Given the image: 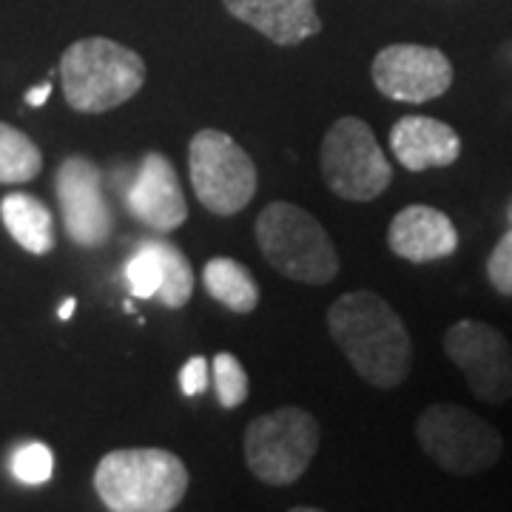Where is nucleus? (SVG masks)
<instances>
[{
	"mask_svg": "<svg viewBox=\"0 0 512 512\" xmlns=\"http://www.w3.org/2000/svg\"><path fill=\"white\" fill-rule=\"evenodd\" d=\"M55 194L63 228L74 245L89 251L103 248L114 234V211L103 188L100 165L83 154L66 157L55 174Z\"/></svg>",
	"mask_w": 512,
	"mask_h": 512,
	"instance_id": "9d476101",
	"label": "nucleus"
},
{
	"mask_svg": "<svg viewBox=\"0 0 512 512\" xmlns=\"http://www.w3.org/2000/svg\"><path fill=\"white\" fill-rule=\"evenodd\" d=\"M265 262L291 282L328 285L339 274V254L325 225L293 202H271L254 222Z\"/></svg>",
	"mask_w": 512,
	"mask_h": 512,
	"instance_id": "20e7f679",
	"label": "nucleus"
},
{
	"mask_svg": "<svg viewBox=\"0 0 512 512\" xmlns=\"http://www.w3.org/2000/svg\"><path fill=\"white\" fill-rule=\"evenodd\" d=\"M0 220L23 251L46 256L55 251V217L32 194H6L0 200Z\"/></svg>",
	"mask_w": 512,
	"mask_h": 512,
	"instance_id": "dca6fc26",
	"label": "nucleus"
},
{
	"mask_svg": "<svg viewBox=\"0 0 512 512\" xmlns=\"http://www.w3.org/2000/svg\"><path fill=\"white\" fill-rule=\"evenodd\" d=\"M322 180L339 200L373 202L393 183V165L362 117H339L319 148Z\"/></svg>",
	"mask_w": 512,
	"mask_h": 512,
	"instance_id": "39448f33",
	"label": "nucleus"
},
{
	"mask_svg": "<svg viewBox=\"0 0 512 512\" xmlns=\"http://www.w3.org/2000/svg\"><path fill=\"white\" fill-rule=\"evenodd\" d=\"M373 86L396 103H430L453 86V63L436 46L393 43L373 57Z\"/></svg>",
	"mask_w": 512,
	"mask_h": 512,
	"instance_id": "9b49d317",
	"label": "nucleus"
},
{
	"mask_svg": "<svg viewBox=\"0 0 512 512\" xmlns=\"http://www.w3.org/2000/svg\"><path fill=\"white\" fill-rule=\"evenodd\" d=\"M328 330L367 384L393 390L407 382L413 370V339L402 316L379 293H342L328 308Z\"/></svg>",
	"mask_w": 512,
	"mask_h": 512,
	"instance_id": "f257e3e1",
	"label": "nucleus"
},
{
	"mask_svg": "<svg viewBox=\"0 0 512 512\" xmlns=\"http://www.w3.org/2000/svg\"><path fill=\"white\" fill-rule=\"evenodd\" d=\"M390 151L407 171L447 168L461 157V137L453 126L436 117L407 114L390 128Z\"/></svg>",
	"mask_w": 512,
	"mask_h": 512,
	"instance_id": "2eb2a0df",
	"label": "nucleus"
},
{
	"mask_svg": "<svg viewBox=\"0 0 512 512\" xmlns=\"http://www.w3.org/2000/svg\"><path fill=\"white\" fill-rule=\"evenodd\" d=\"M123 200L128 214L157 234H171L188 220V202L177 168L160 151H148L140 160L134 180L123 191Z\"/></svg>",
	"mask_w": 512,
	"mask_h": 512,
	"instance_id": "f8f14e48",
	"label": "nucleus"
},
{
	"mask_svg": "<svg viewBox=\"0 0 512 512\" xmlns=\"http://www.w3.org/2000/svg\"><path fill=\"white\" fill-rule=\"evenodd\" d=\"M126 282L131 296H137V299L157 296L160 285H163V274H160L157 259L148 254L146 248H140V245H137L134 256L126 262Z\"/></svg>",
	"mask_w": 512,
	"mask_h": 512,
	"instance_id": "4be33fe9",
	"label": "nucleus"
},
{
	"mask_svg": "<svg viewBox=\"0 0 512 512\" xmlns=\"http://www.w3.org/2000/svg\"><path fill=\"white\" fill-rule=\"evenodd\" d=\"M211 379H214V390H217V402L225 410L242 407L248 399V373L234 353H217L211 359Z\"/></svg>",
	"mask_w": 512,
	"mask_h": 512,
	"instance_id": "aec40b11",
	"label": "nucleus"
},
{
	"mask_svg": "<svg viewBox=\"0 0 512 512\" xmlns=\"http://www.w3.org/2000/svg\"><path fill=\"white\" fill-rule=\"evenodd\" d=\"M208 379H211V365L202 356H191L180 370V387H183L185 396H200L208 387Z\"/></svg>",
	"mask_w": 512,
	"mask_h": 512,
	"instance_id": "b1692460",
	"label": "nucleus"
},
{
	"mask_svg": "<svg viewBox=\"0 0 512 512\" xmlns=\"http://www.w3.org/2000/svg\"><path fill=\"white\" fill-rule=\"evenodd\" d=\"M288 512H325V510H319V507H293V510Z\"/></svg>",
	"mask_w": 512,
	"mask_h": 512,
	"instance_id": "bb28decb",
	"label": "nucleus"
},
{
	"mask_svg": "<svg viewBox=\"0 0 512 512\" xmlns=\"http://www.w3.org/2000/svg\"><path fill=\"white\" fill-rule=\"evenodd\" d=\"M228 15L276 46H299L322 32L316 0H222Z\"/></svg>",
	"mask_w": 512,
	"mask_h": 512,
	"instance_id": "4468645a",
	"label": "nucleus"
},
{
	"mask_svg": "<svg viewBox=\"0 0 512 512\" xmlns=\"http://www.w3.org/2000/svg\"><path fill=\"white\" fill-rule=\"evenodd\" d=\"M49 94H52V83H43V86H37V89H29L26 92V103L29 106H43L46 100H49Z\"/></svg>",
	"mask_w": 512,
	"mask_h": 512,
	"instance_id": "393cba45",
	"label": "nucleus"
},
{
	"mask_svg": "<svg viewBox=\"0 0 512 512\" xmlns=\"http://www.w3.org/2000/svg\"><path fill=\"white\" fill-rule=\"evenodd\" d=\"M444 353L461 370L476 399L487 404L510 402L512 348L501 330L478 319H461L444 333Z\"/></svg>",
	"mask_w": 512,
	"mask_h": 512,
	"instance_id": "1a4fd4ad",
	"label": "nucleus"
},
{
	"mask_svg": "<svg viewBox=\"0 0 512 512\" xmlns=\"http://www.w3.org/2000/svg\"><path fill=\"white\" fill-rule=\"evenodd\" d=\"M188 174L205 211L234 217L254 200L259 174L251 154L220 128H202L188 143Z\"/></svg>",
	"mask_w": 512,
	"mask_h": 512,
	"instance_id": "0eeeda50",
	"label": "nucleus"
},
{
	"mask_svg": "<svg viewBox=\"0 0 512 512\" xmlns=\"http://www.w3.org/2000/svg\"><path fill=\"white\" fill-rule=\"evenodd\" d=\"M387 248L404 262L427 265L456 254L458 231L453 220L439 208L407 205L390 220Z\"/></svg>",
	"mask_w": 512,
	"mask_h": 512,
	"instance_id": "ddd939ff",
	"label": "nucleus"
},
{
	"mask_svg": "<svg viewBox=\"0 0 512 512\" xmlns=\"http://www.w3.org/2000/svg\"><path fill=\"white\" fill-rule=\"evenodd\" d=\"M507 220H510V228H512V205H510V211H507Z\"/></svg>",
	"mask_w": 512,
	"mask_h": 512,
	"instance_id": "cd10ccee",
	"label": "nucleus"
},
{
	"mask_svg": "<svg viewBox=\"0 0 512 512\" xmlns=\"http://www.w3.org/2000/svg\"><path fill=\"white\" fill-rule=\"evenodd\" d=\"M202 285L211 299H217L231 313H254L262 299L254 274L231 256L208 259L202 268Z\"/></svg>",
	"mask_w": 512,
	"mask_h": 512,
	"instance_id": "f3484780",
	"label": "nucleus"
},
{
	"mask_svg": "<svg viewBox=\"0 0 512 512\" xmlns=\"http://www.w3.org/2000/svg\"><path fill=\"white\" fill-rule=\"evenodd\" d=\"M421 450L453 476H478L495 467L504 453V439L490 421L461 404H430L416 419Z\"/></svg>",
	"mask_w": 512,
	"mask_h": 512,
	"instance_id": "6e6552de",
	"label": "nucleus"
},
{
	"mask_svg": "<svg viewBox=\"0 0 512 512\" xmlns=\"http://www.w3.org/2000/svg\"><path fill=\"white\" fill-rule=\"evenodd\" d=\"M60 83L74 111L103 114L143 89L146 60L109 37H83L60 57Z\"/></svg>",
	"mask_w": 512,
	"mask_h": 512,
	"instance_id": "7ed1b4c3",
	"label": "nucleus"
},
{
	"mask_svg": "<svg viewBox=\"0 0 512 512\" xmlns=\"http://www.w3.org/2000/svg\"><path fill=\"white\" fill-rule=\"evenodd\" d=\"M140 248H146L160 265V274H163V285L157 291L160 305L171 308V311L185 308L194 296V271H191V262L185 259L183 251L165 239H143Z\"/></svg>",
	"mask_w": 512,
	"mask_h": 512,
	"instance_id": "a211bd4d",
	"label": "nucleus"
},
{
	"mask_svg": "<svg viewBox=\"0 0 512 512\" xmlns=\"http://www.w3.org/2000/svg\"><path fill=\"white\" fill-rule=\"evenodd\" d=\"M487 279L501 296H512V228L495 242L487 259Z\"/></svg>",
	"mask_w": 512,
	"mask_h": 512,
	"instance_id": "5701e85b",
	"label": "nucleus"
},
{
	"mask_svg": "<svg viewBox=\"0 0 512 512\" xmlns=\"http://www.w3.org/2000/svg\"><path fill=\"white\" fill-rule=\"evenodd\" d=\"M319 421L302 407L256 416L245 430V461L262 484L288 487L308 473L319 450Z\"/></svg>",
	"mask_w": 512,
	"mask_h": 512,
	"instance_id": "423d86ee",
	"label": "nucleus"
},
{
	"mask_svg": "<svg viewBox=\"0 0 512 512\" xmlns=\"http://www.w3.org/2000/svg\"><path fill=\"white\" fill-rule=\"evenodd\" d=\"M74 308H77V299H66V302L60 305V311H57V316H60L63 322H69V319H72Z\"/></svg>",
	"mask_w": 512,
	"mask_h": 512,
	"instance_id": "a878e982",
	"label": "nucleus"
},
{
	"mask_svg": "<svg viewBox=\"0 0 512 512\" xmlns=\"http://www.w3.org/2000/svg\"><path fill=\"white\" fill-rule=\"evenodd\" d=\"M55 473V456L43 441H26L12 453V476L20 484H46Z\"/></svg>",
	"mask_w": 512,
	"mask_h": 512,
	"instance_id": "412c9836",
	"label": "nucleus"
},
{
	"mask_svg": "<svg viewBox=\"0 0 512 512\" xmlns=\"http://www.w3.org/2000/svg\"><path fill=\"white\" fill-rule=\"evenodd\" d=\"M94 490L109 512H171L188 493V467L160 447L111 450L97 461Z\"/></svg>",
	"mask_w": 512,
	"mask_h": 512,
	"instance_id": "f03ea898",
	"label": "nucleus"
},
{
	"mask_svg": "<svg viewBox=\"0 0 512 512\" xmlns=\"http://www.w3.org/2000/svg\"><path fill=\"white\" fill-rule=\"evenodd\" d=\"M43 168L37 143L20 128L0 123V185L32 183Z\"/></svg>",
	"mask_w": 512,
	"mask_h": 512,
	"instance_id": "6ab92c4d",
	"label": "nucleus"
}]
</instances>
